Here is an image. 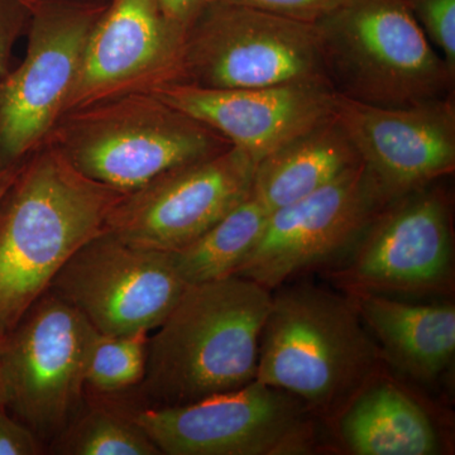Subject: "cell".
<instances>
[{
  "label": "cell",
  "instance_id": "1",
  "mask_svg": "<svg viewBox=\"0 0 455 455\" xmlns=\"http://www.w3.org/2000/svg\"><path fill=\"white\" fill-rule=\"evenodd\" d=\"M123 197L46 143L0 197V337L11 331L77 250L106 230Z\"/></svg>",
  "mask_w": 455,
  "mask_h": 455
},
{
  "label": "cell",
  "instance_id": "2",
  "mask_svg": "<svg viewBox=\"0 0 455 455\" xmlns=\"http://www.w3.org/2000/svg\"><path fill=\"white\" fill-rule=\"evenodd\" d=\"M272 292L250 278L188 284L149 337L140 407L187 405L257 379Z\"/></svg>",
  "mask_w": 455,
  "mask_h": 455
},
{
  "label": "cell",
  "instance_id": "3",
  "mask_svg": "<svg viewBox=\"0 0 455 455\" xmlns=\"http://www.w3.org/2000/svg\"><path fill=\"white\" fill-rule=\"evenodd\" d=\"M382 353L355 302L310 284L272 295L260 334L257 379L337 416L379 374Z\"/></svg>",
  "mask_w": 455,
  "mask_h": 455
},
{
  "label": "cell",
  "instance_id": "4",
  "mask_svg": "<svg viewBox=\"0 0 455 455\" xmlns=\"http://www.w3.org/2000/svg\"><path fill=\"white\" fill-rule=\"evenodd\" d=\"M71 166L122 196L229 148L208 125L155 92H136L70 110L49 140Z\"/></svg>",
  "mask_w": 455,
  "mask_h": 455
},
{
  "label": "cell",
  "instance_id": "5",
  "mask_svg": "<svg viewBox=\"0 0 455 455\" xmlns=\"http://www.w3.org/2000/svg\"><path fill=\"white\" fill-rule=\"evenodd\" d=\"M315 26L329 83L341 97L379 107L453 97L455 75L405 0H347Z\"/></svg>",
  "mask_w": 455,
  "mask_h": 455
},
{
  "label": "cell",
  "instance_id": "6",
  "mask_svg": "<svg viewBox=\"0 0 455 455\" xmlns=\"http://www.w3.org/2000/svg\"><path fill=\"white\" fill-rule=\"evenodd\" d=\"M181 83L252 89L329 83L314 23L211 3L185 36Z\"/></svg>",
  "mask_w": 455,
  "mask_h": 455
},
{
  "label": "cell",
  "instance_id": "7",
  "mask_svg": "<svg viewBox=\"0 0 455 455\" xmlns=\"http://www.w3.org/2000/svg\"><path fill=\"white\" fill-rule=\"evenodd\" d=\"M123 407L161 454H307L316 442L309 407L259 379L187 405Z\"/></svg>",
  "mask_w": 455,
  "mask_h": 455
},
{
  "label": "cell",
  "instance_id": "8",
  "mask_svg": "<svg viewBox=\"0 0 455 455\" xmlns=\"http://www.w3.org/2000/svg\"><path fill=\"white\" fill-rule=\"evenodd\" d=\"M94 331L79 311L49 290L0 337L5 410L47 447L85 403Z\"/></svg>",
  "mask_w": 455,
  "mask_h": 455
},
{
  "label": "cell",
  "instance_id": "9",
  "mask_svg": "<svg viewBox=\"0 0 455 455\" xmlns=\"http://www.w3.org/2000/svg\"><path fill=\"white\" fill-rule=\"evenodd\" d=\"M107 4L53 0L29 7L25 59L0 80V171L46 145Z\"/></svg>",
  "mask_w": 455,
  "mask_h": 455
},
{
  "label": "cell",
  "instance_id": "10",
  "mask_svg": "<svg viewBox=\"0 0 455 455\" xmlns=\"http://www.w3.org/2000/svg\"><path fill=\"white\" fill-rule=\"evenodd\" d=\"M331 272L349 293H423L451 289L453 214L444 188L427 185L392 200Z\"/></svg>",
  "mask_w": 455,
  "mask_h": 455
},
{
  "label": "cell",
  "instance_id": "11",
  "mask_svg": "<svg viewBox=\"0 0 455 455\" xmlns=\"http://www.w3.org/2000/svg\"><path fill=\"white\" fill-rule=\"evenodd\" d=\"M187 286L169 252L132 245L106 229L70 257L49 290L99 333L128 335L157 329Z\"/></svg>",
  "mask_w": 455,
  "mask_h": 455
},
{
  "label": "cell",
  "instance_id": "12",
  "mask_svg": "<svg viewBox=\"0 0 455 455\" xmlns=\"http://www.w3.org/2000/svg\"><path fill=\"white\" fill-rule=\"evenodd\" d=\"M257 161L238 147L182 164L123 196L106 229L146 250L175 252L252 193Z\"/></svg>",
  "mask_w": 455,
  "mask_h": 455
},
{
  "label": "cell",
  "instance_id": "13",
  "mask_svg": "<svg viewBox=\"0 0 455 455\" xmlns=\"http://www.w3.org/2000/svg\"><path fill=\"white\" fill-rule=\"evenodd\" d=\"M388 202L363 164L311 196L269 212L236 276L276 289L349 252Z\"/></svg>",
  "mask_w": 455,
  "mask_h": 455
},
{
  "label": "cell",
  "instance_id": "14",
  "mask_svg": "<svg viewBox=\"0 0 455 455\" xmlns=\"http://www.w3.org/2000/svg\"><path fill=\"white\" fill-rule=\"evenodd\" d=\"M185 36L161 0H109L86 41L64 114L181 83Z\"/></svg>",
  "mask_w": 455,
  "mask_h": 455
},
{
  "label": "cell",
  "instance_id": "15",
  "mask_svg": "<svg viewBox=\"0 0 455 455\" xmlns=\"http://www.w3.org/2000/svg\"><path fill=\"white\" fill-rule=\"evenodd\" d=\"M334 116L388 203L453 173V97L379 107L338 94Z\"/></svg>",
  "mask_w": 455,
  "mask_h": 455
},
{
  "label": "cell",
  "instance_id": "16",
  "mask_svg": "<svg viewBox=\"0 0 455 455\" xmlns=\"http://www.w3.org/2000/svg\"><path fill=\"white\" fill-rule=\"evenodd\" d=\"M155 94L208 125L257 163L331 118L338 95L325 83L252 89L175 83Z\"/></svg>",
  "mask_w": 455,
  "mask_h": 455
},
{
  "label": "cell",
  "instance_id": "17",
  "mask_svg": "<svg viewBox=\"0 0 455 455\" xmlns=\"http://www.w3.org/2000/svg\"><path fill=\"white\" fill-rule=\"evenodd\" d=\"M382 357L419 382L438 379L455 355L453 304H410L383 293H349Z\"/></svg>",
  "mask_w": 455,
  "mask_h": 455
},
{
  "label": "cell",
  "instance_id": "18",
  "mask_svg": "<svg viewBox=\"0 0 455 455\" xmlns=\"http://www.w3.org/2000/svg\"><path fill=\"white\" fill-rule=\"evenodd\" d=\"M337 416L339 438L352 454L442 453V439L429 412L409 392L379 376Z\"/></svg>",
  "mask_w": 455,
  "mask_h": 455
},
{
  "label": "cell",
  "instance_id": "19",
  "mask_svg": "<svg viewBox=\"0 0 455 455\" xmlns=\"http://www.w3.org/2000/svg\"><path fill=\"white\" fill-rule=\"evenodd\" d=\"M335 116L257 164L252 196L269 212L299 202L361 164Z\"/></svg>",
  "mask_w": 455,
  "mask_h": 455
},
{
  "label": "cell",
  "instance_id": "20",
  "mask_svg": "<svg viewBox=\"0 0 455 455\" xmlns=\"http://www.w3.org/2000/svg\"><path fill=\"white\" fill-rule=\"evenodd\" d=\"M268 215L267 209L251 193L196 241L169 252L176 271L187 284L232 276L259 241Z\"/></svg>",
  "mask_w": 455,
  "mask_h": 455
},
{
  "label": "cell",
  "instance_id": "21",
  "mask_svg": "<svg viewBox=\"0 0 455 455\" xmlns=\"http://www.w3.org/2000/svg\"><path fill=\"white\" fill-rule=\"evenodd\" d=\"M47 451L60 455H161L124 407L86 400Z\"/></svg>",
  "mask_w": 455,
  "mask_h": 455
},
{
  "label": "cell",
  "instance_id": "22",
  "mask_svg": "<svg viewBox=\"0 0 455 455\" xmlns=\"http://www.w3.org/2000/svg\"><path fill=\"white\" fill-rule=\"evenodd\" d=\"M149 333L109 335L94 331L86 362V390L99 397L139 388L145 379Z\"/></svg>",
  "mask_w": 455,
  "mask_h": 455
},
{
  "label": "cell",
  "instance_id": "23",
  "mask_svg": "<svg viewBox=\"0 0 455 455\" xmlns=\"http://www.w3.org/2000/svg\"><path fill=\"white\" fill-rule=\"evenodd\" d=\"M416 22L455 75V0H405Z\"/></svg>",
  "mask_w": 455,
  "mask_h": 455
},
{
  "label": "cell",
  "instance_id": "24",
  "mask_svg": "<svg viewBox=\"0 0 455 455\" xmlns=\"http://www.w3.org/2000/svg\"><path fill=\"white\" fill-rule=\"evenodd\" d=\"M344 2L347 0H212V3L252 8L314 25L340 7Z\"/></svg>",
  "mask_w": 455,
  "mask_h": 455
},
{
  "label": "cell",
  "instance_id": "25",
  "mask_svg": "<svg viewBox=\"0 0 455 455\" xmlns=\"http://www.w3.org/2000/svg\"><path fill=\"white\" fill-rule=\"evenodd\" d=\"M29 17L31 8L22 0H0V80L11 71L12 53Z\"/></svg>",
  "mask_w": 455,
  "mask_h": 455
},
{
  "label": "cell",
  "instance_id": "26",
  "mask_svg": "<svg viewBox=\"0 0 455 455\" xmlns=\"http://www.w3.org/2000/svg\"><path fill=\"white\" fill-rule=\"evenodd\" d=\"M46 451V444L28 427L0 409V455H41Z\"/></svg>",
  "mask_w": 455,
  "mask_h": 455
},
{
  "label": "cell",
  "instance_id": "27",
  "mask_svg": "<svg viewBox=\"0 0 455 455\" xmlns=\"http://www.w3.org/2000/svg\"><path fill=\"white\" fill-rule=\"evenodd\" d=\"M164 12L172 22L188 31L191 23L211 4L212 0H161Z\"/></svg>",
  "mask_w": 455,
  "mask_h": 455
},
{
  "label": "cell",
  "instance_id": "28",
  "mask_svg": "<svg viewBox=\"0 0 455 455\" xmlns=\"http://www.w3.org/2000/svg\"><path fill=\"white\" fill-rule=\"evenodd\" d=\"M23 163H25V161H23ZM22 164L9 167L7 170L0 171V197L4 196L5 191L11 187L14 179L17 178L18 172H20V167H22Z\"/></svg>",
  "mask_w": 455,
  "mask_h": 455
},
{
  "label": "cell",
  "instance_id": "29",
  "mask_svg": "<svg viewBox=\"0 0 455 455\" xmlns=\"http://www.w3.org/2000/svg\"><path fill=\"white\" fill-rule=\"evenodd\" d=\"M25 4L31 7L33 4H37L41 2H53V0H22ZM61 2H79V3H108L109 0H61Z\"/></svg>",
  "mask_w": 455,
  "mask_h": 455
},
{
  "label": "cell",
  "instance_id": "30",
  "mask_svg": "<svg viewBox=\"0 0 455 455\" xmlns=\"http://www.w3.org/2000/svg\"><path fill=\"white\" fill-rule=\"evenodd\" d=\"M0 409H5L4 400H3L2 373H0Z\"/></svg>",
  "mask_w": 455,
  "mask_h": 455
}]
</instances>
